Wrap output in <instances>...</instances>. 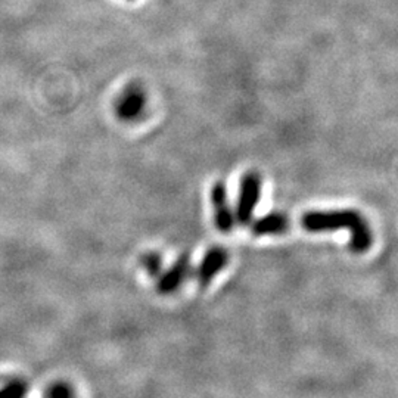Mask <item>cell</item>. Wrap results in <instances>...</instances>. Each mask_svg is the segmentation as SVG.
<instances>
[{"label":"cell","mask_w":398,"mask_h":398,"mask_svg":"<svg viewBox=\"0 0 398 398\" xmlns=\"http://www.w3.org/2000/svg\"><path fill=\"white\" fill-rule=\"evenodd\" d=\"M301 224L310 233L347 231L351 235L349 249L356 254H365L373 245V232L363 217L356 210L307 211L301 217Z\"/></svg>","instance_id":"obj_1"},{"label":"cell","mask_w":398,"mask_h":398,"mask_svg":"<svg viewBox=\"0 0 398 398\" xmlns=\"http://www.w3.org/2000/svg\"><path fill=\"white\" fill-rule=\"evenodd\" d=\"M261 197V176L257 172H248L240 179L239 195L235 219L239 224L247 226L252 222L254 211Z\"/></svg>","instance_id":"obj_2"},{"label":"cell","mask_w":398,"mask_h":398,"mask_svg":"<svg viewBox=\"0 0 398 398\" xmlns=\"http://www.w3.org/2000/svg\"><path fill=\"white\" fill-rule=\"evenodd\" d=\"M211 204L215 227L223 233H231L235 227V214L227 201V189L223 182H217L211 189Z\"/></svg>","instance_id":"obj_3"},{"label":"cell","mask_w":398,"mask_h":398,"mask_svg":"<svg viewBox=\"0 0 398 398\" xmlns=\"http://www.w3.org/2000/svg\"><path fill=\"white\" fill-rule=\"evenodd\" d=\"M229 263V254L223 247H213L210 248L198 265L197 269V279L202 288L208 286L210 282L220 273Z\"/></svg>","instance_id":"obj_4"},{"label":"cell","mask_w":398,"mask_h":398,"mask_svg":"<svg viewBox=\"0 0 398 398\" xmlns=\"http://www.w3.org/2000/svg\"><path fill=\"white\" fill-rule=\"evenodd\" d=\"M190 270V260L189 256L183 254L177 258V261L168 269L164 274L158 276V282H156V291L160 294H172L176 289L180 288L186 279Z\"/></svg>","instance_id":"obj_5"},{"label":"cell","mask_w":398,"mask_h":398,"mask_svg":"<svg viewBox=\"0 0 398 398\" xmlns=\"http://www.w3.org/2000/svg\"><path fill=\"white\" fill-rule=\"evenodd\" d=\"M291 220L285 213H269L251 224V232L256 236L282 235L289 231Z\"/></svg>","instance_id":"obj_6"},{"label":"cell","mask_w":398,"mask_h":398,"mask_svg":"<svg viewBox=\"0 0 398 398\" xmlns=\"http://www.w3.org/2000/svg\"><path fill=\"white\" fill-rule=\"evenodd\" d=\"M144 105L143 93L138 88H130L124 92L122 99L117 103V113L124 119H131L139 115Z\"/></svg>","instance_id":"obj_7"},{"label":"cell","mask_w":398,"mask_h":398,"mask_svg":"<svg viewBox=\"0 0 398 398\" xmlns=\"http://www.w3.org/2000/svg\"><path fill=\"white\" fill-rule=\"evenodd\" d=\"M28 385L22 379H14L0 388V398H26Z\"/></svg>","instance_id":"obj_8"},{"label":"cell","mask_w":398,"mask_h":398,"mask_svg":"<svg viewBox=\"0 0 398 398\" xmlns=\"http://www.w3.org/2000/svg\"><path fill=\"white\" fill-rule=\"evenodd\" d=\"M140 265L152 277H158L163 269V258L156 252H148L140 257Z\"/></svg>","instance_id":"obj_9"},{"label":"cell","mask_w":398,"mask_h":398,"mask_svg":"<svg viewBox=\"0 0 398 398\" xmlns=\"http://www.w3.org/2000/svg\"><path fill=\"white\" fill-rule=\"evenodd\" d=\"M46 398H74V391L67 382H55L47 388Z\"/></svg>","instance_id":"obj_10"}]
</instances>
